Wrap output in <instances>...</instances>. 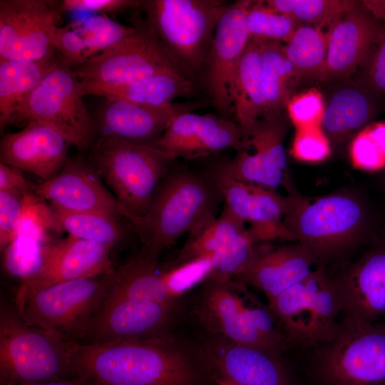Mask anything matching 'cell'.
<instances>
[{
    "instance_id": "28",
    "label": "cell",
    "mask_w": 385,
    "mask_h": 385,
    "mask_svg": "<svg viewBox=\"0 0 385 385\" xmlns=\"http://www.w3.org/2000/svg\"><path fill=\"white\" fill-rule=\"evenodd\" d=\"M106 297L135 301L175 303L165 270L141 253L112 272Z\"/></svg>"
},
{
    "instance_id": "51",
    "label": "cell",
    "mask_w": 385,
    "mask_h": 385,
    "mask_svg": "<svg viewBox=\"0 0 385 385\" xmlns=\"http://www.w3.org/2000/svg\"><path fill=\"white\" fill-rule=\"evenodd\" d=\"M27 385H96L94 383L87 380L85 378L81 376H75L73 378L51 381L43 383H38Z\"/></svg>"
},
{
    "instance_id": "13",
    "label": "cell",
    "mask_w": 385,
    "mask_h": 385,
    "mask_svg": "<svg viewBox=\"0 0 385 385\" xmlns=\"http://www.w3.org/2000/svg\"><path fill=\"white\" fill-rule=\"evenodd\" d=\"M60 11L44 0L0 1V60L34 61L56 53Z\"/></svg>"
},
{
    "instance_id": "20",
    "label": "cell",
    "mask_w": 385,
    "mask_h": 385,
    "mask_svg": "<svg viewBox=\"0 0 385 385\" xmlns=\"http://www.w3.org/2000/svg\"><path fill=\"white\" fill-rule=\"evenodd\" d=\"M334 279L344 317L361 324L385 322V242L368 248Z\"/></svg>"
},
{
    "instance_id": "10",
    "label": "cell",
    "mask_w": 385,
    "mask_h": 385,
    "mask_svg": "<svg viewBox=\"0 0 385 385\" xmlns=\"http://www.w3.org/2000/svg\"><path fill=\"white\" fill-rule=\"evenodd\" d=\"M82 85L73 68L61 59L20 103L11 123L34 119L62 134L78 150L91 146L98 125L83 102Z\"/></svg>"
},
{
    "instance_id": "44",
    "label": "cell",
    "mask_w": 385,
    "mask_h": 385,
    "mask_svg": "<svg viewBox=\"0 0 385 385\" xmlns=\"http://www.w3.org/2000/svg\"><path fill=\"white\" fill-rule=\"evenodd\" d=\"M324 110L322 94L314 88L295 94L287 106L288 115L297 129L321 125Z\"/></svg>"
},
{
    "instance_id": "35",
    "label": "cell",
    "mask_w": 385,
    "mask_h": 385,
    "mask_svg": "<svg viewBox=\"0 0 385 385\" xmlns=\"http://www.w3.org/2000/svg\"><path fill=\"white\" fill-rule=\"evenodd\" d=\"M284 112L270 113L242 128L245 149L286 173L287 160L284 146L287 131Z\"/></svg>"
},
{
    "instance_id": "31",
    "label": "cell",
    "mask_w": 385,
    "mask_h": 385,
    "mask_svg": "<svg viewBox=\"0 0 385 385\" xmlns=\"http://www.w3.org/2000/svg\"><path fill=\"white\" fill-rule=\"evenodd\" d=\"M194 88L192 76L183 72H168L124 86L98 88L90 95L163 106L172 103L178 97L190 95Z\"/></svg>"
},
{
    "instance_id": "11",
    "label": "cell",
    "mask_w": 385,
    "mask_h": 385,
    "mask_svg": "<svg viewBox=\"0 0 385 385\" xmlns=\"http://www.w3.org/2000/svg\"><path fill=\"white\" fill-rule=\"evenodd\" d=\"M321 345L316 364L327 385H385V322L343 316L334 337Z\"/></svg>"
},
{
    "instance_id": "14",
    "label": "cell",
    "mask_w": 385,
    "mask_h": 385,
    "mask_svg": "<svg viewBox=\"0 0 385 385\" xmlns=\"http://www.w3.org/2000/svg\"><path fill=\"white\" fill-rule=\"evenodd\" d=\"M256 245L246 225L223 207L218 217L190 235L178 263L210 255L213 269L208 279L226 282L235 279L252 262L256 254Z\"/></svg>"
},
{
    "instance_id": "22",
    "label": "cell",
    "mask_w": 385,
    "mask_h": 385,
    "mask_svg": "<svg viewBox=\"0 0 385 385\" xmlns=\"http://www.w3.org/2000/svg\"><path fill=\"white\" fill-rule=\"evenodd\" d=\"M203 360L215 378L241 385H289L277 354L217 336L202 351Z\"/></svg>"
},
{
    "instance_id": "48",
    "label": "cell",
    "mask_w": 385,
    "mask_h": 385,
    "mask_svg": "<svg viewBox=\"0 0 385 385\" xmlns=\"http://www.w3.org/2000/svg\"><path fill=\"white\" fill-rule=\"evenodd\" d=\"M142 3L139 0H63L58 8L60 13L71 11L115 13L140 8Z\"/></svg>"
},
{
    "instance_id": "34",
    "label": "cell",
    "mask_w": 385,
    "mask_h": 385,
    "mask_svg": "<svg viewBox=\"0 0 385 385\" xmlns=\"http://www.w3.org/2000/svg\"><path fill=\"white\" fill-rule=\"evenodd\" d=\"M284 50L302 83L323 82L327 55V33L322 27L299 26L285 43Z\"/></svg>"
},
{
    "instance_id": "41",
    "label": "cell",
    "mask_w": 385,
    "mask_h": 385,
    "mask_svg": "<svg viewBox=\"0 0 385 385\" xmlns=\"http://www.w3.org/2000/svg\"><path fill=\"white\" fill-rule=\"evenodd\" d=\"M349 155L355 168L374 172L385 168V122H371L354 137Z\"/></svg>"
},
{
    "instance_id": "25",
    "label": "cell",
    "mask_w": 385,
    "mask_h": 385,
    "mask_svg": "<svg viewBox=\"0 0 385 385\" xmlns=\"http://www.w3.org/2000/svg\"><path fill=\"white\" fill-rule=\"evenodd\" d=\"M316 265L310 251L297 242L279 247L260 246L252 262L234 279L260 289L270 302L307 278Z\"/></svg>"
},
{
    "instance_id": "37",
    "label": "cell",
    "mask_w": 385,
    "mask_h": 385,
    "mask_svg": "<svg viewBox=\"0 0 385 385\" xmlns=\"http://www.w3.org/2000/svg\"><path fill=\"white\" fill-rule=\"evenodd\" d=\"M274 10L291 16L299 26H330L356 1L349 0H269Z\"/></svg>"
},
{
    "instance_id": "50",
    "label": "cell",
    "mask_w": 385,
    "mask_h": 385,
    "mask_svg": "<svg viewBox=\"0 0 385 385\" xmlns=\"http://www.w3.org/2000/svg\"><path fill=\"white\" fill-rule=\"evenodd\" d=\"M374 17L385 25V0L362 1Z\"/></svg>"
},
{
    "instance_id": "5",
    "label": "cell",
    "mask_w": 385,
    "mask_h": 385,
    "mask_svg": "<svg viewBox=\"0 0 385 385\" xmlns=\"http://www.w3.org/2000/svg\"><path fill=\"white\" fill-rule=\"evenodd\" d=\"M177 158L149 144L105 135L93 150L98 173L133 215H144Z\"/></svg>"
},
{
    "instance_id": "7",
    "label": "cell",
    "mask_w": 385,
    "mask_h": 385,
    "mask_svg": "<svg viewBox=\"0 0 385 385\" xmlns=\"http://www.w3.org/2000/svg\"><path fill=\"white\" fill-rule=\"evenodd\" d=\"M227 6L220 0H146L140 9L165 48L192 75L202 68Z\"/></svg>"
},
{
    "instance_id": "47",
    "label": "cell",
    "mask_w": 385,
    "mask_h": 385,
    "mask_svg": "<svg viewBox=\"0 0 385 385\" xmlns=\"http://www.w3.org/2000/svg\"><path fill=\"white\" fill-rule=\"evenodd\" d=\"M53 46L62 61L72 68L88 60L85 43L71 24L58 26L53 39Z\"/></svg>"
},
{
    "instance_id": "1",
    "label": "cell",
    "mask_w": 385,
    "mask_h": 385,
    "mask_svg": "<svg viewBox=\"0 0 385 385\" xmlns=\"http://www.w3.org/2000/svg\"><path fill=\"white\" fill-rule=\"evenodd\" d=\"M73 369L96 385H196L188 353L164 334L105 343L71 342Z\"/></svg>"
},
{
    "instance_id": "24",
    "label": "cell",
    "mask_w": 385,
    "mask_h": 385,
    "mask_svg": "<svg viewBox=\"0 0 385 385\" xmlns=\"http://www.w3.org/2000/svg\"><path fill=\"white\" fill-rule=\"evenodd\" d=\"M112 247L97 242L68 236L58 241L42 271L21 282L16 302L28 294L55 284L94 277L111 267Z\"/></svg>"
},
{
    "instance_id": "39",
    "label": "cell",
    "mask_w": 385,
    "mask_h": 385,
    "mask_svg": "<svg viewBox=\"0 0 385 385\" xmlns=\"http://www.w3.org/2000/svg\"><path fill=\"white\" fill-rule=\"evenodd\" d=\"M222 163L232 177L247 185L277 190L287 181L286 173L247 150L237 151Z\"/></svg>"
},
{
    "instance_id": "42",
    "label": "cell",
    "mask_w": 385,
    "mask_h": 385,
    "mask_svg": "<svg viewBox=\"0 0 385 385\" xmlns=\"http://www.w3.org/2000/svg\"><path fill=\"white\" fill-rule=\"evenodd\" d=\"M207 173L224 200V207L247 225L252 197L250 185L232 177L222 162L214 166Z\"/></svg>"
},
{
    "instance_id": "18",
    "label": "cell",
    "mask_w": 385,
    "mask_h": 385,
    "mask_svg": "<svg viewBox=\"0 0 385 385\" xmlns=\"http://www.w3.org/2000/svg\"><path fill=\"white\" fill-rule=\"evenodd\" d=\"M385 29L364 5L356 1L330 26L323 82L350 78L363 66Z\"/></svg>"
},
{
    "instance_id": "32",
    "label": "cell",
    "mask_w": 385,
    "mask_h": 385,
    "mask_svg": "<svg viewBox=\"0 0 385 385\" xmlns=\"http://www.w3.org/2000/svg\"><path fill=\"white\" fill-rule=\"evenodd\" d=\"M261 72L268 113L284 112L302 84L299 76L279 41H262Z\"/></svg>"
},
{
    "instance_id": "23",
    "label": "cell",
    "mask_w": 385,
    "mask_h": 385,
    "mask_svg": "<svg viewBox=\"0 0 385 385\" xmlns=\"http://www.w3.org/2000/svg\"><path fill=\"white\" fill-rule=\"evenodd\" d=\"M71 145L54 128L30 119L21 130L2 137L1 163L31 173L45 181L65 165Z\"/></svg>"
},
{
    "instance_id": "33",
    "label": "cell",
    "mask_w": 385,
    "mask_h": 385,
    "mask_svg": "<svg viewBox=\"0 0 385 385\" xmlns=\"http://www.w3.org/2000/svg\"><path fill=\"white\" fill-rule=\"evenodd\" d=\"M250 185L252 197L247 224V231L256 243L275 240L296 242L284 225L288 198L275 190Z\"/></svg>"
},
{
    "instance_id": "12",
    "label": "cell",
    "mask_w": 385,
    "mask_h": 385,
    "mask_svg": "<svg viewBox=\"0 0 385 385\" xmlns=\"http://www.w3.org/2000/svg\"><path fill=\"white\" fill-rule=\"evenodd\" d=\"M134 34L73 68L85 95L96 89L137 82L168 72L190 76L145 22Z\"/></svg>"
},
{
    "instance_id": "46",
    "label": "cell",
    "mask_w": 385,
    "mask_h": 385,
    "mask_svg": "<svg viewBox=\"0 0 385 385\" xmlns=\"http://www.w3.org/2000/svg\"><path fill=\"white\" fill-rule=\"evenodd\" d=\"M351 78L379 98L385 97V29L365 63Z\"/></svg>"
},
{
    "instance_id": "15",
    "label": "cell",
    "mask_w": 385,
    "mask_h": 385,
    "mask_svg": "<svg viewBox=\"0 0 385 385\" xmlns=\"http://www.w3.org/2000/svg\"><path fill=\"white\" fill-rule=\"evenodd\" d=\"M252 1L227 4L220 17L205 59V79L212 105L220 115L230 119L233 113L230 87L238 62L249 41L245 24Z\"/></svg>"
},
{
    "instance_id": "16",
    "label": "cell",
    "mask_w": 385,
    "mask_h": 385,
    "mask_svg": "<svg viewBox=\"0 0 385 385\" xmlns=\"http://www.w3.org/2000/svg\"><path fill=\"white\" fill-rule=\"evenodd\" d=\"M175 307V303L106 297L88 325L85 343L138 341L163 336Z\"/></svg>"
},
{
    "instance_id": "19",
    "label": "cell",
    "mask_w": 385,
    "mask_h": 385,
    "mask_svg": "<svg viewBox=\"0 0 385 385\" xmlns=\"http://www.w3.org/2000/svg\"><path fill=\"white\" fill-rule=\"evenodd\" d=\"M153 145L188 160L205 158L227 148L245 149L243 132L237 122L220 115L191 112L173 118Z\"/></svg>"
},
{
    "instance_id": "6",
    "label": "cell",
    "mask_w": 385,
    "mask_h": 385,
    "mask_svg": "<svg viewBox=\"0 0 385 385\" xmlns=\"http://www.w3.org/2000/svg\"><path fill=\"white\" fill-rule=\"evenodd\" d=\"M197 312L211 332L231 342L274 354L287 346L279 323L269 306L260 302L247 285L235 279L209 280Z\"/></svg>"
},
{
    "instance_id": "38",
    "label": "cell",
    "mask_w": 385,
    "mask_h": 385,
    "mask_svg": "<svg viewBox=\"0 0 385 385\" xmlns=\"http://www.w3.org/2000/svg\"><path fill=\"white\" fill-rule=\"evenodd\" d=\"M245 24L250 38L287 43L299 26L289 16L278 12L265 1H253L247 9Z\"/></svg>"
},
{
    "instance_id": "9",
    "label": "cell",
    "mask_w": 385,
    "mask_h": 385,
    "mask_svg": "<svg viewBox=\"0 0 385 385\" xmlns=\"http://www.w3.org/2000/svg\"><path fill=\"white\" fill-rule=\"evenodd\" d=\"M113 271L28 294L15 302L16 308L28 324L80 343L106 297Z\"/></svg>"
},
{
    "instance_id": "3",
    "label": "cell",
    "mask_w": 385,
    "mask_h": 385,
    "mask_svg": "<svg viewBox=\"0 0 385 385\" xmlns=\"http://www.w3.org/2000/svg\"><path fill=\"white\" fill-rule=\"evenodd\" d=\"M284 222L295 241L305 246L317 266L354 247L368 223L364 204L353 194L339 192L309 198L291 192Z\"/></svg>"
},
{
    "instance_id": "36",
    "label": "cell",
    "mask_w": 385,
    "mask_h": 385,
    "mask_svg": "<svg viewBox=\"0 0 385 385\" xmlns=\"http://www.w3.org/2000/svg\"><path fill=\"white\" fill-rule=\"evenodd\" d=\"M60 231L69 236L97 242L112 248L121 240L123 229L120 217L98 212H63L52 207Z\"/></svg>"
},
{
    "instance_id": "43",
    "label": "cell",
    "mask_w": 385,
    "mask_h": 385,
    "mask_svg": "<svg viewBox=\"0 0 385 385\" xmlns=\"http://www.w3.org/2000/svg\"><path fill=\"white\" fill-rule=\"evenodd\" d=\"M330 153V141L321 125L297 129L292 147V154L295 158L304 162L318 163L327 158Z\"/></svg>"
},
{
    "instance_id": "21",
    "label": "cell",
    "mask_w": 385,
    "mask_h": 385,
    "mask_svg": "<svg viewBox=\"0 0 385 385\" xmlns=\"http://www.w3.org/2000/svg\"><path fill=\"white\" fill-rule=\"evenodd\" d=\"M52 231L60 232L52 207L29 193L16 234L3 251L6 272L21 282L39 274L58 242L52 240Z\"/></svg>"
},
{
    "instance_id": "26",
    "label": "cell",
    "mask_w": 385,
    "mask_h": 385,
    "mask_svg": "<svg viewBox=\"0 0 385 385\" xmlns=\"http://www.w3.org/2000/svg\"><path fill=\"white\" fill-rule=\"evenodd\" d=\"M106 100L98 115L106 135L149 145L160 138L173 118L202 106L199 102L151 106L118 98Z\"/></svg>"
},
{
    "instance_id": "49",
    "label": "cell",
    "mask_w": 385,
    "mask_h": 385,
    "mask_svg": "<svg viewBox=\"0 0 385 385\" xmlns=\"http://www.w3.org/2000/svg\"><path fill=\"white\" fill-rule=\"evenodd\" d=\"M32 185L24 177L21 170L0 163V190L30 192L33 191Z\"/></svg>"
},
{
    "instance_id": "17",
    "label": "cell",
    "mask_w": 385,
    "mask_h": 385,
    "mask_svg": "<svg viewBox=\"0 0 385 385\" xmlns=\"http://www.w3.org/2000/svg\"><path fill=\"white\" fill-rule=\"evenodd\" d=\"M98 174L81 161L68 159L58 173L32 188L55 210L103 212L130 222L134 215L105 187Z\"/></svg>"
},
{
    "instance_id": "8",
    "label": "cell",
    "mask_w": 385,
    "mask_h": 385,
    "mask_svg": "<svg viewBox=\"0 0 385 385\" xmlns=\"http://www.w3.org/2000/svg\"><path fill=\"white\" fill-rule=\"evenodd\" d=\"M287 345L311 347L331 340L343 317L336 281L324 267L317 268L268 304Z\"/></svg>"
},
{
    "instance_id": "4",
    "label": "cell",
    "mask_w": 385,
    "mask_h": 385,
    "mask_svg": "<svg viewBox=\"0 0 385 385\" xmlns=\"http://www.w3.org/2000/svg\"><path fill=\"white\" fill-rule=\"evenodd\" d=\"M75 376L71 342L28 324L16 307L1 299V385H27Z\"/></svg>"
},
{
    "instance_id": "27",
    "label": "cell",
    "mask_w": 385,
    "mask_h": 385,
    "mask_svg": "<svg viewBox=\"0 0 385 385\" xmlns=\"http://www.w3.org/2000/svg\"><path fill=\"white\" fill-rule=\"evenodd\" d=\"M337 83L324 101L321 127L330 143L338 145L371 123L380 98L351 78Z\"/></svg>"
},
{
    "instance_id": "45",
    "label": "cell",
    "mask_w": 385,
    "mask_h": 385,
    "mask_svg": "<svg viewBox=\"0 0 385 385\" xmlns=\"http://www.w3.org/2000/svg\"><path fill=\"white\" fill-rule=\"evenodd\" d=\"M32 192L0 190V247L1 251L6 248L14 238L25 209L27 196Z\"/></svg>"
},
{
    "instance_id": "40",
    "label": "cell",
    "mask_w": 385,
    "mask_h": 385,
    "mask_svg": "<svg viewBox=\"0 0 385 385\" xmlns=\"http://www.w3.org/2000/svg\"><path fill=\"white\" fill-rule=\"evenodd\" d=\"M71 26L85 43L88 59L118 43L137 29L106 16H94Z\"/></svg>"
},
{
    "instance_id": "29",
    "label": "cell",
    "mask_w": 385,
    "mask_h": 385,
    "mask_svg": "<svg viewBox=\"0 0 385 385\" xmlns=\"http://www.w3.org/2000/svg\"><path fill=\"white\" fill-rule=\"evenodd\" d=\"M261 43L250 39L231 83L230 94L233 113L241 128L268 113L261 72Z\"/></svg>"
},
{
    "instance_id": "30",
    "label": "cell",
    "mask_w": 385,
    "mask_h": 385,
    "mask_svg": "<svg viewBox=\"0 0 385 385\" xmlns=\"http://www.w3.org/2000/svg\"><path fill=\"white\" fill-rule=\"evenodd\" d=\"M60 54L39 61L0 60V128L11 124L20 103L59 63Z\"/></svg>"
},
{
    "instance_id": "2",
    "label": "cell",
    "mask_w": 385,
    "mask_h": 385,
    "mask_svg": "<svg viewBox=\"0 0 385 385\" xmlns=\"http://www.w3.org/2000/svg\"><path fill=\"white\" fill-rule=\"evenodd\" d=\"M221 200L207 173L183 169L168 173L146 213L131 222L143 242L142 253L158 260L182 235L195 232L215 218Z\"/></svg>"
},
{
    "instance_id": "52",
    "label": "cell",
    "mask_w": 385,
    "mask_h": 385,
    "mask_svg": "<svg viewBox=\"0 0 385 385\" xmlns=\"http://www.w3.org/2000/svg\"><path fill=\"white\" fill-rule=\"evenodd\" d=\"M215 381L218 385H241V384H238L231 382V381H230L228 380H226V379H224L215 378Z\"/></svg>"
}]
</instances>
